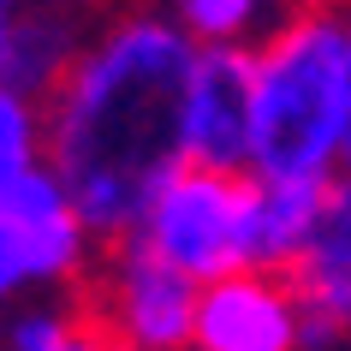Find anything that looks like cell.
I'll list each match as a JSON object with an SVG mask.
<instances>
[{
	"label": "cell",
	"mask_w": 351,
	"mask_h": 351,
	"mask_svg": "<svg viewBox=\"0 0 351 351\" xmlns=\"http://www.w3.org/2000/svg\"><path fill=\"white\" fill-rule=\"evenodd\" d=\"M191 60L197 42L167 12H131L84 42L48 95V167L101 244L137 232L155 185L185 161L179 101Z\"/></svg>",
	"instance_id": "1"
},
{
	"label": "cell",
	"mask_w": 351,
	"mask_h": 351,
	"mask_svg": "<svg viewBox=\"0 0 351 351\" xmlns=\"http://www.w3.org/2000/svg\"><path fill=\"white\" fill-rule=\"evenodd\" d=\"M48 161V101L0 77V185Z\"/></svg>",
	"instance_id": "13"
},
{
	"label": "cell",
	"mask_w": 351,
	"mask_h": 351,
	"mask_svg": "<svg viewBox=\"0 0 351 351\" xmlns=\"http://www.w3.org/2000/svg\"><path fill=\"white\" fill-rule=\"evenodd\" d=\"M125 239H143L155 256L185 268L197 286L244 268V173L179 161L155 185L137 232Z\"/></svg>",
	"instance_id": "4"
},
{
	"label": "cell",
	"mask_w": 351,
	"mask_h": 351,
	"mask_svg": "<svg viewBox=\"0 0 351 351\" xmlns=\"http://www.w3.org/2000/svg\"><path fill=\"white\" fill-rule=\"evenodd\" d=\"M77 48H84V42L72 36V24H66V19H48V12H19L12 36H6V60H0V77L48 101V95L60 90L66 66L77 60Z\"/></svg>",
	"instance_id": "11"
},
{
	"label": "cell",
	"mask_w": 351,
	"mask_h": 351,
	"mask_svg": "<svg viewBox=\"0 0 351 351\" xmlns=\"http://www.w3.org/2000/svg\"><path fill=\"white\" fill-rule=\"evenodd\" d=\"M346 167H351V131H346Z\"/></svg>",
	"instance_id": "16"
},
{
	"label": "cell",
	"mask_w": 351,
	"mask_h": 351,
	"mask_svg": "<svg viewBox=\"0 0 351 351\" xmlns=\"http://www.w3.org/2000/svg\"><path fill=\"white\" fill-rule=\"evenodd\" d=\"M19 12H30V0H0V24H12Z\"/></svg>",
	"instance_id": "14"
},
{
	"label": "cell",
	"mask_w": 351,
	"mask_h": 351,
	"mask_svg": "<svg viewBox=\"0 0 351 351\" xmlns=\"http://www.w3.org/2000/svg\"><path fill=\"white\" fill-rule=\"evenodd\" d=\"M0 322H6V315H0Z\"/></svg>",
	"instance_id": "17"
},
{
	"label": "cell",
	"mask_w": 351,
	"mask_h": 351,
	"mask_svg": "<svg viewBox=\"0 0 351 351\" xmlns=\"http://www.w3.org/2000/svg\"><path fill=\"white\" fill-rule=\"evenodd\" d=\"M322 208H328V185H315V179L244 173V268L298 274V262L315 244Z\"/></svg>",
	"instance_id": "9"
},
{
	"label": "cell",
	"mask_w": 351,
	"mask_h": 351,
	"mask_svg": "<svg viewBox=\"0 0 351 351\" xmlns=\"http://www.w3.org/2000/svg\"><path fill=\"white\" fill-rule=\"evenodd\" d=\"M108 351H143V346H125V339H108Z\"/></svg>",
	"instance_id": "15"
},
{
	"label": "cell",
	"mask_w": 351,
	"mask_h": 351,
	"mask_svg": "<svg viewBox=\"0 0 351 351\" xmlns=\"http://www.w3.org/2000/svg\"><path fill=\"white\" fill-rule=\"evenodd\" d=\"M167 19L179 24L191 42H262L280 24V0H167Z\"/></svg>",
	"instance_id": "12"
},
{
	"label": "cell",
	"mask_w": 351,
	"mask_h": 351,
	"mask_svg": "<svg viewBox=\"0 0 351 351\" xmlns=\"http://www.w3.org/2000/svg\"><path fill=\"white\" fill-rule=\"evenodd\" d=\"M244 42H197V60L185 72V101H179L185 161L250 173V131H256V54Z\"/></svg>",
	"instance_id": "6"
},
{
	"label": "cell",
	"mask_w": 351,
	"mask_h": 351,
	"mask_svg": "<svg viewBox=\"0 0 351 351\" xmlns=\"http://www.w3.org/2000/svg\"><path fill=\"white\" fill-rule=\"evenodd\" d=\"M101 239L90 232L77 197L42 161L0 185V310L42 292H72L95 274Z\"/></svg>",
	"instance_id": "3"
},
{
	"label": "cell",
	"mask_w": 351,
	"mask_h": 351,
	"mask_svg": "<svg viewBox=\"0 0 351 351\" xmlns=\"http://www.w3.org/2000/svg\"><path fill=\"white\" fill-rule=\"evenodd\" d=\"M95 315L113 339L143 351H191L197 339V298L203 286L173 268L167 256H155L143 239H113L101 244V262H95Z\"/></svg>",
	"instance_id": "5"
},
{
	"label": "cell",
	"mask_w": 351,
	"mask_h": 351,
	"mask_svg": "<svg viewBox=\"0 0 351 351\" xmlns=\"http://www.w3.org/2000/svg\"><path fill=\"white\" fill-rule=\"evenodd\" d=\"M108 339L95 304L66 298H24L0 322V351H108Z\"/></svg>",
	"instance_id": "10"
},
{
	"label": "cell",
	"mask_w": 351,
	"mask_h": 351,
	"mask_svg": "<svg viewBox=\"0 0 351 351\" xmlns=\"http://www.w3.org/2000/svg\"><path fill=\"white\" fill-rule=\"evenodd\" d=\"M191 351H304V298L292 274L232 268L197 298Z\"/></svg>",
	"instance_id": "7"
},
{
	"label": "cell",
	"mask_w": 351,
	"mask_h": 351,
	"mask_svg": "<svg viewBox=\"0 0 351 351\" xmlns=\"http://www.w3.org/2000/svg\"><path fill=\"white\" fill-rule=\"evenodd\" d=\"M256 54L250 173L328 185L351 131V0H292Z\"/></svg>",
	"instance_id": "2"
},
{
	"label": "cell",
	"mask_w": 351,
	"mask_h": 351,
	"mask_svg": "<svg viewBox=\"0 0 351 351\" xmlns=\"http://www.w3.org/2000/svg\"><path fill=\"white\" fill-rule=\"evenodd\" d=\"M292 280L304 298V351L339 346L351 333V167L328 179V208H322L315 244Z\"/></svg>",
	"instance_id": "8"
}]
</instances>
